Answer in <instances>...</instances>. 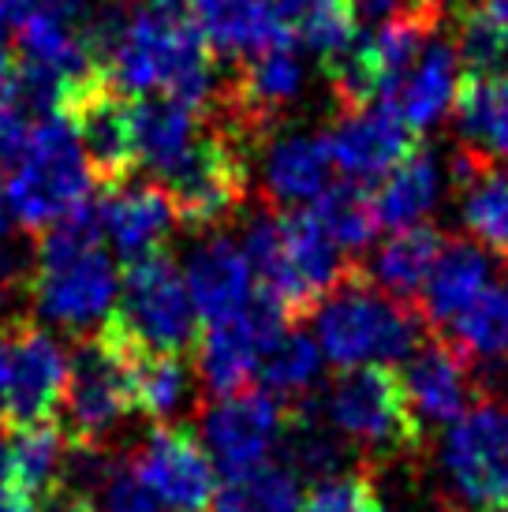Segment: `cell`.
<instances>
[{
    "label": "cell",
    "instance_id": "obj_5",
    "mask_svg": "<svg viewBox=\"0 0 508 512\" xmlns=\"http://www.w3.org/2000/svg\"><path fill=\"white\" fill-rule=\"evenodd\" d=\"M94 172L64 116H42L4 187L8 210L27 232H45L90 199Z\"/></svg>",
    "mask_w": 508,
    "mask_h": 512
},
{
    "label": "cell",
    "instance_id": "obj_40",
    "mask_svg": "<svg viewBox=\"0 0 508 512\" xmlns=\"http://www.w3.org/2000/svg\"><path fill=\"white\" fill-rule=\"evenodd\" d=\"M12 75H15L12 49H8V42H4V34H0V98L8 94V86H12Z\"/></svg>",
    "mask_w": 508,
    "mask_h": 512
},
{
    "label": "cell",
    "instance_id": "obj_35",
    "mask_svg": "<svg viewBox=\"0 0 508 512\" xmlns=\"http://www.w3.org/2000/svg\"><path fill=\"white\" fill-rule=\"evenodd\" d=\"M374 498L378 483L370 468H355L348 475L337 471L329 479H318V486L303 498V512H363Z\"/></svg>",
    "mask_w": 508,
    "mask_h": 512
},
{
    "label": "cell",
    "instance_id": "obj_17",
    "mask_svg": "<svg viewBox=\"0 0 508 512\" xmlns=\"http://www.w3.org/2000/svg\"><path fill=\"white\" fill-rule=\"evenodd\" d=\"M187 292L195 299L198 318L210 322H225L236 314L247 311V303L254 299L258 285H254V270L243 247H236L225 236H213L202 247H195V255L187 258Z\"/></svg>",
    "mask_w": 508,
    "mask_h": 512
},
{
    "label": "cell",
    "instance_id": "obj_47",
    "mask_svg": "<svg viewBox=\"0 0 508 512\" xmlns=\"http://www.w3.org/2000/svg\"><path fill=\"white\" fill-rule=\"evenodd\" d=\"M423 4H438V8H441V0H423Z\"/></svg>",
    "mask_w": 508,
    "mask_h": 512
},
{
    "label": "cell",
    "instance_id": "obj_26",
    "mask_svg": "<svg viewBox=\"0 0 508 512\" xmlns=\"http://www.w3.org/2000/svg\"><path fill=\"white\" fill-rule=\"evenodd\" d=\"M284 34L303 42L322 60L344 53L359 38V12L352 0H269Z\"/></svg>",
    "mask_w": 508,
    "mask_h": 512
},
{
    "label": "cell",
    "instance_id": "obj_41",
    "mask_svg": "<svg viewBox=\"0 0 508 512\" xmlns=\"http://www.w3.org/2000/svg\"><path fill=\"white\" fill-rule=\"evenodd\" d=\"M4 389H8V333L0 326V419H4Z\"/></svg>",
    "mask_w": 508,
    "mask_h": 512
},
{
    "label": "cell",
    "instance_id": "obj_46",
    "mask_svg": "<svg viewBox=\"0 0 508 512\" xmlns=\"http://www.w3.org/2000/svg\"><path fill=\"white\" fill-rule=\"evenodd\" d=\"M486 512H508V501H501V505H494V509H486Z\"/></svg>",
    "mask_w": 508,
    "mask_h": 512
},
{
    "label": "cell",
    "instance_id": "obj_33",
    "mask_svg": "<svg viewBox=\"0 0 508 512\" xmlns=\"http://www.w3.org/2000/svg\"><path fill=\"white\" fill-rule=\"evenodd\" d=\"M449 341H456L471 359L508 363V281L490 285L449 326Z\"/></svg>",
    "mask_w": 508,
    "mask_h": 512
},
{
    "label": "cell",
    "instance_id": "obj_6",
    "mask_svg": "<svg viewBox=\"0 0 508 512\" xmlns=\"http://www.w3.org/2000/svg\"><path fill=\"white\" fill-rule=\"evenodd\" d=\"M329 423L367 456L396 460L423 449V423L411 408L404 374L385 363L344 370L329 393Z\"/></svg>",
    "mask_w": 508,
    "mask_h": 512
},
{
    "label": "cell",
    "instance_id": "obj_39",
    "mask_svg": "<svg viewBox=\"0 0 508 512\" xmlns=\"http://www.w3.org/2000/svg\"><path fill=\"white\" fill-rule=\"evenodd\" d=\"M135 12H154V15H184L180 8H184L187 0H127Z\"/></svg>",
    "mask_w": 508,
    "mask_h": 512
},
{
    "label": "cell",
    "instance_id": "obj_4",
    "mask_svg": "<svg viewBox=\"0 0 508 512\" xmlns=\"http://www.w3.org/2000/svg\"><path fill=\"white\" fill-rule=\"evenodd\" d=\"M101 329L135 356H180L195 348V299L165 251L127 262L124 292Z\"/></svg>",
    "mask_w": 508,
    "mask_h": 512
},
{
    "label": "cell",
    "instance_id": "obj_3",
    "mask_svg": "<svg viewBox=\"0 0 508 512\" xmlns=\"http://www.w3.org/2000/svg\"><path fill=\"white\" fill-rule=\"evenodd\" d=\"M105 72L124 94H169L202 113L217 98L210 45L184 15L135 12Z\"/></svg>",
    "mask_w": 508,
    "mask_h": 512
},
{
    "label": "cell",
    "instance_id": "obj_36",
    "mask_svg": "<svg viewBox=\"0 0 508 512\" xmlns=\"http://www.w3.org/2000/svg\"><path fill=\"white\" fill-rule=\"evenodd\" d=\"M94 512H165V505L157 501L150 486L142 483L135 464L127 456H120L105 486L98 490V498H94Z\"/></svg>",
    "mask_w": 508,
    "mask_h": 512
},
{
    "label": "cell",
    "instance_id": "obj_43",
    "mask_svg": "<svg viewBox=\"0 0 508 512\" xmlns=\"http://www.w3.org/2000/svg\"><path fill=\"white\" fill-rule=\"evenodd\" d=\"M12 483V456H8V445L0 441V486Z\"/></svg>",
    "mask_w": 508,
    "mask_h": 512
},
{
    "label": "cell",
    "instance_id": "obj_8",
    "mask_svg": "<svg viewBox=\"0 0 508 512\" xmlns=\"http://www.w3.org/2000/svg\"><path fill=\"white\" fill-rule=\"evenodd\" d=\"M157 184L176 202L180 225L195 228V232L217 228L247 199V143L240 135H232L225 124L206 120L198 143Z\"/></svg>",
    "mask_w": 508,
    "mask_h": 512
},
{
    "label": "cell",
    "instance_id": "obj_34",
    "mask_svg": "<svg viewBox=\"0 0 508 512\" xmlns=\"http://www.w3.org/2000/svg\"><path fill=\"white\" fill-rule=\"evenodd\" d=\"M247 512H303V479L284 460H266L254 471L228 479Z\"/></svg>",
    "mask_w": 508,
    "mask_h": 512
},
{
    "label": "cell",
    "instance_id": "obj_20",
    "mask_svg": "<svg viewBox=\"0 0 508 512\" xmlns=\"http://www.w3.org/2000/svg\"><path fill=\"white\" fill-rule=\"evenodd\" d=\"M202 109H191L169 94H146L131 105V135H135V157L139 165L154 172L157 180L169 176L187 150L198 143L206 128Z\"/></svg>",
    "mask_w": 508,
    "mask_h": 512
},
{
    "label": "cell",
    "instance_id": "obj_2",
    "mask_svg": "<svg viewBox=\"0 0 508 512\" xmlns=\"http://www.w3.org/2000/svg\"><path fill=\"white\" fill-rule=\"evenodd\" d=\"M318 348L333 367H367V363H396L411 356L426 333V318L415 303L389 296L367 273V266L352 262L333 292L314 307Z\"/></svg>",
    "mask_w": 508,
    "mask_h": 512
},
{
    "label": "cell",
    "instance_id": "obj_19",
    "mask_svg": "<svg viewBox=\"0 0 508 512\" xmlns=\"http://www.w3.org/2000/svg\"><path fill=\"white\" fill-rule=\"evenodd\" d=\"M15 30H19L15 34V53H19L15 64L53 75L68 90H75L90 75L105 72L90 53V45L83 42V30H75V19H68V15L38 8Z\"/></svg>",
    "mask_w": 508,
    "mask_h": 512
},
{
    "label": "cell",
    "instance_id": "obj_42",
    "mask_svg": "<svg viewBox=\"0 0 508 512\" xmlns=\"http://www.w3.org/2000/svg\"><path fill=\"white\" fill-rule=\"evenodd\" d=\"M482 8H486V12L494 15L497 23H501V27L508 30V0H479Z\"/></svg>",
    "mask_w": 508,
    "mask_h": 512
},
{
    "label": "cell",
    "instance_id": "obj_45",
    "mask_svg": "<svg viewBox=\"0 0 508 512\" xmlns=\"http://www.w3.org/2000/svg\"><path fill=\"white\" fill-rule=\"evenodd\" d=\"M363 512H389V509H385V505H381V498H374V501H370V505H367V509H363Z\"/></svg>",
    "mask_w": 508,
    "mask_h": 512
},
{
    "label": "cell",
    "instance_id": "obj_18",
    "mask_svg": "<svg viewBox=\"0 0 508 512\" xmlns=\"http://www.w3.org/2000/svg\"><path fill=\"white\" fill-rule=\"evenodd\" d=\"M490 255L482 251L479 240L467 236H449L441 247L434 270L426 277V288L419 296V311H423L426 326L449 329L467 307H475V299L494 285L490 281Z\"/></svg>",
    "mask_w": 508,
    "mask_h": 512
},
{
    "label": "cell",
    "instance_id": "obj_25",
    "mask_svg": "<svg viewBox=\"0 0 508 512\" xmlns=\"http://www.w3.org/2000/svg\"><path fill=\"white\" fill-rule=\"evenodd\" d=\"M68 430L60 427L57 419L45 423H30V427H12V490L19 498H27L30 505H38L49 498L60 483L64 471V456H68Z\"/></svg>",
    "mask_w": 508,
    "mask_h": 512
},
{
    "label": "cell",
    "instance_id": "obj_30",
    "mask_svg": "<svg viewBox=\"0 0 508 512\" xmlns=\"http://www.w3.org/2000/svg\"><path fill=\"white\" fill-rule=\"evenodd\" d=\"M464 225L471 240L508 262V161L490 157L464 187Z\"/></svg>",
    "mask_w": 508,
    "mask_h": 512
},
{
    "label": "cell",
    "instance_id": "obj_13",
    "mask_svg": "<svg viewBox=\"0 0 508 512\" xmlns=\"http://www.w3.org/2000/svg\"><path fill=\"white\" fill-rule=\"evenodd\" d=\"M4 333H8V389H4L8 430L57 419L68 389L71 356L60 348L57 337H49L38 326L12 322L4 326Z\"/></svg>",
    "mask_w": 508,
    "mask_h": 512
},
{
    "label": "cell",
    "instance_id": "obj_32",
    "mask_svg": "<svg viewBox=\"0 0 508 512\" xmlns=\"http://www.w3.org/2000/svg\"><path fill=\"white\" fill-rule=\"evenodd\" d=\"M322 370V348L318 341H311L307 333H299L296 326H288L269 344L262 359H258V378H262V389L273 393L277 400H299L311 393L314 378Z\"/></svg>",
    "mask_w": 508,
    "mask_h": 512
},
{
    "label": "cell",
    "instance_id": "obj_9",
    "mask_svg": "<svg viewBox=\"0 0 508 512\" xmlns=\"http://www.w3.org/2000/svg\"><path fill=\"white\" fill-rule=\"evenodd\" d=\"M441 464L471 512L508 501V404L482 397L445 434Z\"/></svg>",
    "mask_w": 508,
    "mask_h": 512
},
{
    "label": "cell",
    "instance_id": "obj_29",
    "mask_svg": "<svg viewBox=\"0 0 508 512\" xmlns=\"http://www.w3.org/2000/svg\"><path fill=\"white\" fill-rule=\"evenodd\" d=\"M135 412L154 427L176 423L191 408V370L180 356H135L131 363Z\"/></svg>",
    "mask_w": 508,
    "mask_h": 512
},
{
    "label": "cell",
    "instance_id": "obj_24",
    "mask_svg": "<svg viewBox=\"0 0 508 512\" xmlns=\"http://www.w3.org/2000/svg\"><path fill=\"white\" fill-rule=\"evenodd\" d=\"M329 150H325L322 135H288L269 143L266 154V191L269 199L292 210L299 202L318 199L329 180Z\"/></svg>",
    "mask_w": 508,
    "mask_h": 512
},
{
    "label": "cell",
    "instance_id": "obj_12",
    "mask_svg": "<svg viewBox=\"0 0 508 512\" xmlns=\"http://www.w3.org/2000/svg\"><path fill=\"white\" fill-rule=\"evenodd\" d=\"M169 512H206L217 498V464L184 423L154 427L127 456Z\"/></svg>",
    "mask_w": 508,
    "mask_h": 512
},
{
    "label": "cell",
    "instance_id": "obj_38",
    "mask_svg": "<svg viewBox=\"0 0 508 512\" xmlns=\"http://www.w3.org/2000/svg\"><path fill=\"white\" fill-rule=\"evenodd\" d=\"M30 12H38V0H0V27H19Z\"/></svg>",
    "mask_w": 508,
    "mask_h": 512
},
{
    "label": "cell",
    "instance_id": "obj_1",
    "mask_svg": "<svg viewBox=\"0 0 508 512\" xmlns=\"http://www.w3.org/2000/svg\"><path fill=\"white\" fill-rule=\"evenodd\" d=\"M38 236L42 240L34 247L27 299L45 322L68 333L98 329L113 314L120 296L113 258L101 247L105 232H101L98 202L86 199L79 210H71Z\"/></svg>",
    "mask_w": 508,
    "mask_h": 512
},
{
    "label": "cell",
    "instance_id": "obj_7",
    "mask_svg": "<svg viewBox=\"0 0 508 512\" xmlns=\"http://www.w3.org/2000/svg\"><path fill=\"white\" fill-rule=\"evenodd\" d=\"M135 352L116 344L105 329H94L86 341L75 344L68 367V389L60 400V427L71 441H101L109 445L116 427L135 412L131 389Z\"/></svg>",
    "mask_w": 508,
    "mask_h": 512
},
{
    "label": "cell",
    "instance_id": "obj_10",
    "mask_svg": "<svg viewBox=\"0 0 508 512\" xmlns=\"http://www.w3.org/2000/svg\"><path fill=\"white\" fill-rule=\"evenodd\" d=\"M113 79L105 72L90 75L75 86L64 101L60 116L71 124L86 165L94 180L105 187H116L135 176V135H131V105L120 98Z\"/></svg>",
    "mask_w": 508,
    "mask_h": 512
},
{
    "label": "cell",
    "instance_id": "obj_28",
    "mask_svg": "<svg viewBox=\"0 0 508 512\" xmlns=\"http://www.w3.org/2000/svg\"><path fill=\"white\" fill-rule=\"evenodd\" d=\"M374 199V214L381 228H408L419 225V217L430 214V206L438 202V161L434 154L419 146L411 150L408 161H400L389 176H381Z\"/></svg>",
    "mask_w": 508,
    "mask_h": 512
},
{
    "label": "cell",
    "instance_id": "obj_31",
    "mask_svg": "<svg viewBox=\"0 0 508 512\" xmlns=\"http://www.w3.org/2000/svg\"><path fill=\"white\" fill-rule=\"evenodd\" d=\"M311 214H314V221L325 228V236L337 243L348 258L359 255V251L374 240V232L381 228L370 191L363 184H355V180L325 187L322 195L314 199Z\"/></svg>",
    "mask_w": 508,
    "mask_h": 512
},
{
    "label": "cell",
    "instance_id": "obj_23",
    "mask_svg": "<svg viewBox=\"0 0 508 512\" xmlns=\"http://www.w3.org/2000/svg\"><path fill=\"white\" fill-rule=\"evenodd\" d=\"M441 247H445V236H441V228H434V225L396 228L393 236L378 247L374 266H370L367 273L389 292V296L419 307V296H423L426 277L434 270Z\"/></svg>",
    "mask_w": 508,
    "mask_h": 512
},
{
    "label": "cell",
    "instance_id": "obj_27",
    "mask_svg": "<svg viewBox=\"0 0 508 512\" xmlns=\"http://www.w3.org/2000/svg\"><path fill=\"white\" fill-rule=\"evenodd\" d=\"M456 113L467 146L508 161V72H467L456 86Z\"/></svg>",
    "mask_w": 508,
    "mask_h": 512
},
{
    "label": "cell",
    "instance_id": "obj_11",
    "mask_svg": "<svg viewBox=\"0 0 508 512\" xmlns=\"http://www.w3.org/2000/svg\"><path fill=\"white\" fill-rule=\"evenodd\" d=\"M284 434V400L273 393L243 389L232 397H217L202 412V441L217 471L228 479H240L258 464H266Z\"/></svg>",
    "mask_w": 508,
    "mask_h": 512
},
{
    "label": "cell",
    "instance_id": "obj_21",
    "mask_svg": "<svg viewBox=\"0 0 508 512\" xmlns=\"http://www.w3.org/2000/svg\"><path fill=\"white\" fill-rule=\"evenodd\" d=\"M187 12L206 45L225 57H251L269 45L292 42L269 0H187Z\"/></svg>",
    "mask_w": 508,
    "mask_h": 512
},
{
    "label": "cell",
    "instance_id": "obj_14",
    "mask_svg": "<svg viewBox=\"0 0 508 512\" xmlns=\"http://www.w3.org/2000/svg\"><path fill=\"white\" fill-rule=\"evenodd\" d=\"M322 143L329 150V161L348 180L370 184L381 180L408 161L411 150H419V131L389 105H367L355 113H340V120L329 131H322Z\"/></svg>",
    "mask_w": 508,
    "mask_h": 512
},
{
    "label": "cell",
    "instance_id": "obj_44",
    "mask_svg": "<svg viewBox=\"0 0 508 512\" xmlns=\"http://www.w3.org/2000/svg\"><path fill=\"white\" fill-rule=\"evenodd\" d=\"M8 228H12V210H8V195H4V187H0V240L8 236Z\"/></svg>",
    "mask_w": 508,
    "mask_h": 512
},
{
    "label": "cell",
    "instance_id": "obj_22",
    "mask_svg": "<svg viewBox=\"0 0 508 512\" xmlns=\"http://www.w3.org/2000/svg\"><path fill=\"white\" fill-rule=\"evenodd\" d=\"M456 86H460V53H456V42L434 34L430 45L423 49V57L415 60V68L408 72V79L393 94L389 109H396L415 131H423L430 124H438L441 116H445V109L456 101Z\"/></svg>",
    "mask_w": 508,
    "mask_h": 512
},
{
    "label": "cell",
    "instance_id": "obj_15",
    "mask_svg": "<svg viewBox=\"0 0 508 512\" xmlns=\"http://www.w3.org/2000/svg\"><path fill=\"white\" fill-rule=\"evenodd\" d=\"M98 214L105 240L113 243L124 262L161 255V247L180 225L169 191L161 184H146V180H124L116 187H105Z\"/></svg>",
    "mask_w": 508,
    "mask_h": 512
},
{
    "label": "cell",
    "instance_id": "obj_37",
    "mask_svg": "<svg viewBox=\"0 0 508 512\" xmlns=\"http://www.w3.org/2000/svg\"><path fill=\"white\" fill-rule=\"evenodd\" d=\"M355 12L367 15V19H389V15L404 12V8H419L423 0H352ZM430 8H438V4H430Z\"/></svg>",
    "mask_w": 508,
    "mask_h": 512
},
{
    "label": "cell",
    "instance_id": "obj_16",
    "mask_svg": "<svg viewBox=\"0 0 508 512\" xmlns=\"http://www.w3.org/2000/svg\"><path fill=\"white\" fill-rule=\"evenodd\" d=\"M471 363L475 359L449 337H434L411 352L404 385H408L411 408L423 423H456L475 400L486 397L475 382Z\"/></svg>",
    "mask_w": 508,
    "mask_h": 512
}]
</instances>
